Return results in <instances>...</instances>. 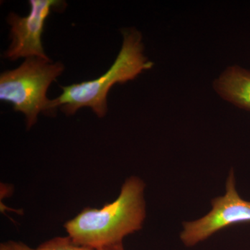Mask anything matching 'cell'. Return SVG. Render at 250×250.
<instances>
[{"label":"cell","mask_w":250,"mask_h":250,"mask_svg":"<svg viewBox=\"0 0 250 250\" xmlns=\"http://www.w3.org/2000/svg\"><path fill=\"white\" fill-rule=\"evenodd\" d=\"M123 36L121 51L111 67L95 80L62 86V93L51 101L54 111L60 106L67 116L75 114L80 108L90 107L99 117L103 118L108 112L107 95L117 83L134 80L154 63L144 55L143 36L134 28L122 31Z\"/></svg>","instance_id":"cell-2"},{"label":"cell","mask_w":250,"mask_h":250,"mask_svg":"<svg viewBox=\"0 0 250 250\" xmlns=\"http://www.w3.org/2000/svg\"><path fill=\"white\" fill-rule=\"evenodd\" d=\"M64 68L60 62L40 57L26 59L17 68L1 74L0 100L11 104L15 111L22 113L27 129H31L41 112L52 116L55 113L46 94Z\"/></svg>","instance_id":"cell-3"},{"label":"cell","mask_w":250,"mask_h":250,"mask_svg":"<svg viewBox=\"0 0 250 250\" xmlns=\"http://www.w3.org/2000/svg\"><path fill=\"white\" fill-rule=\"evenodd\" d=\"M30 11L25 17L10 14L11 43L4 52V58L16 61L20 58H40L50 60L44 52L42 35L46 19L54 9H60L65 2L57 0H30Z\"/></svg>","instance_id":"cell-5"},{"label":"cell","mask_w":250,"mask_h":250,"mask_svg":"<svg viewBox=\"0 0 250 250\" xmlns=\"http://www.w3.org/2000/svg\"><path fill=\"white\" fill-rule=\"evenodd\" d=\"M0 250H35L21 242L7 241L0 245Z\"/></svg>","instance_id":"cell-8"},{"label":"cell","mask_w":250,"mask_h":250,"mask_svg":"<svg viewBox=\"0 0 250 250\" xmlns=\"http://www.w3.org/2000/svg\"><path fill=\"white\" fill-rule=\"evenodd\" d=\"M35 250H94L86 247L80 246L69 236L55 237L42 243Z\"/></svg>","instance_id":"cell-7"},{"label":"cell","mask_w":250,"mask_h":250,"mask_svg":"<svg viewBox=\"0 0 250 250\" xmlns=\"http://www.w3.org/2000/svg\"><path fill=\"white\" fill-rule=\"evenodd\" d=\"M146 184L136 177L126 179L116 200L101 208H85L64 225L67 236L93 250L123 243L143 228L146 217Z\"/></svg>","instance_id":"cell-1"},{"label":"cell","mask_w":250,"mask_h":250,"mask_svg":"<svg viewBox=\"0 0 250 250\" xmlns=\"http://www.w3.org/2000/svg\"><path fill=\"white\" fill-rule=\"evenodd\" d=\"M215 91L237 107L250 111V70L229 66L213 81Z\"/></svg>","instance_id":"cell-6"},{"label":"cell","mask_w":250,"mask_h":250,"mask_svg":"<svg viewBox=\"0 0 250 250\" xmlns=\"http://www.w3.org/2000/svg\"><path fill=\"white\" fill-rule=\"evenodd\" d=\"M94 250H125L123 243L121 244L114 245V246L105 247V248H100V249Z\"/></svg>","instance_id":"cell-9"},{"label":"cell","mask_w":250,"mask_h":250,"mask_svg":"<svg viewBox=\"0 0 250 250\" xmlns=\"http://www.w3.org/2000/svg\"><path fill=\"white\" fill-rule=\"evenodd\" d=\"M210 204L211 209L207 214L183 223L179 237L186 247L195 246L220 230L236 224L250 223V201L240 196L233 169L229 172L225 193L213 198Z\"/></svg>","instance_id":"cell-4"}]
</instances>
